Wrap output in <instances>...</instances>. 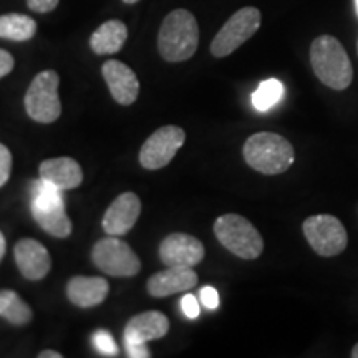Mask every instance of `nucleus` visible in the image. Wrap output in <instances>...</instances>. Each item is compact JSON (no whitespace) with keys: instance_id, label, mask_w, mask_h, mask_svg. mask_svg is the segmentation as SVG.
I'll use <instances>...</instances> for the list:
<instances>
[{"instance_id":"ddd939ff","label":"nucleus","mask_w":358,"mask_h":358,"mask_svg":"<svg viewBox=\"0 0 358 358\" xmlns=\"http://www.w3.org/2000/svg\"><path fill=\"white\" fill-rule=\"evenodd\" d=\"M101 73L116 103L129 106L136 101L138 93H140V82H138L136 73L128 65L120 60H108L101 66Z\"/></svg>"},{"instance_id":"6ab92c4d","label":"nucleus","mask_w":358,"mask_h":358,"mask_svg":"<svg viewBox=\"0 0 358 358\" xmlns=\"http://www.w3.org/2000/svg\"><path fill=\"white\" fill-rule=\"evenodd\" d=\"M128 38V29L122 20L101 24L90 38V47L96 55H115L123 48Z\"/></svg>"},{"instance_id":"aec40b11","label":"nucleus","mask_w":358,"mask_h":358,"mask_svg":"<svg viewBox=\"0 0 358 358\" xmlns=\"http://www.w3.org/2000/svg\"><path fill=\"white\" fill-rule=\"evenodd\" d=\"M37 34V22L24 13L0 15V38L12 42H27Z\"/></svg>"},{"instance_id":"39448f33","label":"nucleus","mask_w":358,"mask_h":358,"mask_svg":"<svg viewBox=\"0 0 358 358\" xmlns=\"http://www.w3.org/2000/svg\"><path fill=\"white\" fill-rule=\"evenodd\" d=\"M32 216L45 232L58 239L69 237L73 229L70 217L66 216L62 191L43 179L34 186Z\"/></svg>"},{"instance_id":"2eb2a0df","label":"nucleus","mask_w":358,"mask_h":358,"mask_svg":"<svg viewBox=\"0 0 358 358\" xmlns=\"http://www.w3.org/2000/svg\"><path fill=\"white\" fill-rule=\"evenodd\" d=\"M198 280L194 267H168L151 275L146 289L151 297L163 299L174 294L187 292L194 285H198Z\"/></svg>"},{"instance_id":"6e6552de","label":"nucleus","mask_w":358,"mask_h":358,"mask_svg":"<svg viewBox=\"0 0 358 358\" xmlns=\"http://www.w3.org/2000/svg\"><path fill=\"white\" fill-rule=\"evenodd\" d=\"M307 243L322 257H334L347 248L348 236L340 219L330 214H317L307 217L302 224Z\"/></svg>"},{"instance_id":"a878e982","label":"nucleus","mask_w":358,"mask_h":358,"mask_svg":"<svg viewBox=\"0 0 358 358\" xmlns=\"http://www.w3.org/2000/svg\"><path fill=\"white\" fill-rule=\"evenodd\" d=\"M181 307L187 319H198L199 317V303L196 301L194 295L186 294L181 301Z\"/></svg>"},{"instance_id":"f257e3e1","label":"nucleus","mask_w":358,"mask_h":358,"mask_svg":"<svg viewBox=\"0 0 358 358\" xmlns=\"http://www.w3.org/2000/svg\"><path fill=\"white\" fill-rule=\"evenodd\" d=\"M199 45V27L189 10L178 8L164 17L158 35L159 55L166 62L178 64L194 55Z\"/></svg>"},{"instance_id":"20e7f679","label":"nucleus","mask_w":358,"mask_h":358,"mask_svg":"<svg viewBox=\"0 0 358 358\" xmlns=\"http://www.w3.org/2000/svg\"><path fill=\"white\" fill-rule=\"evenodd\" d=\"M217 241L234 256L254 261L262 254L264 239L249 219L239 214H224L214 222Z\"/></svg>"},{"instance_id":"cd10ccee","label":"nucleus","mask_w":358,"mask_h":358,"mask_svg":"<svg viewBox=\"0 0 358 358\" xmlns=\"http://www.w3.org/2000/svg\"><path fill=\"white\" fill-rule=\"evenodd\" d=\"M127 345V353L129 358H150L151 353L148 350L146 343L140 342H124Z\"/></svg>"},{"instance_id":"f03ea898","label":"nucleus","mask_w":358,"mask_h":358,"mask_svg":"<svg viewBox=\"0 0 358 358\" xmlns=\"http://www.w3.org/2000/svg\"><path fill=\"white\" fill-rule=\"evenodd\" d=\"M310 64L313 73L325 87L347 90L353 80V66L348 53L338 38L320 35L310 45Z\"/></svg>"},{"instance_id":"f3484780","label":"nucleus","mask_w":358,"mask_h":358,"mask_svg":"<svg viewBox=\"0 0 358 358\" xmlns=\"http://www.w3.org/2000/svg\"><path fill=\"white\" fill-rule=\"evenodd\" d=\"M38 173L40 179L50 182L60 191L75 189L83 181V171L80 164L73 158H66V156L42 161Z\"/></svg>"},{"instance_id":"423d86ee","label":"nucleus","mask_w":358,"mask_h":358,"mask_svg":"<svg viewBox=\"0 0 358 358\" xmlns=\"http://www.w3.org/2000/svg\"><path fill=\"white\" fill-rule=\"evenodd\" d=\"M60 77L55 70L40 71L25 93V110L37 123H53L62 115V101L58 96Z\"/></svg>"},{"instance_id":"f8f14e48","label":"nucleus","mask_w":358,"mask_h":358,"mask_svg":"<svg viewBox=\"0 0 358 358\" xmlns=\"http://www.w3.org/2000/svg\"><path fill=\"white\" fill-rule=\"evenodd\" d=\"M140 214V198L131 191L123 192L106 209L101 226L108 236H124L133 229Z\"/></svg>"},{"instance_id":"b1692460","label":"nucleus","mask_w":358,"mask_h":358,"mask_svg":"<svg viewBox=\"0 0 358 358\" xmlns=\"http://www.w3.org/2000/svg\"><path fill=\"white\" fill-rule=\"evenodd\" d=\"M12 173V153L6 145L0 143V187L8 181Z\"/></svg>"},{"instance_id":"a211bd4d","label":"nucleus","mask_w":358,"mask_h":358,"mask_svg":"<svg viewBox=\"0 0 358 358\" xmlns=\"http://www.w3.org/2000/svg\"><path fill=\"white\" fill-rule=\"evenodd\" d=\"M110 292L108 280L103 277L77 275L66 284V297L80 308H92L100 306Z\"/></svg>"},{"instance_id":"dca6fc26","label":"nucleus","mask_w":358,"mask_h":358,"mask_svg":"<svg viewBox=\"0 0 358 358\" xmlns=\"http://www.w3.org/2000/svg\"><path fill=\"white\" fill-rule=\"evenodd\" d=\"M169 332V320L164 313L148 310L131 317L124 327V342L146 343L150 340H159Z\"/></svg>"},{"instance_id":"4468645a","label":"nucleus","mask_w":358,"mask_h":358,"mask_svg":"<svg viewBox=\"0 0 358 358\" xmlns=\"http://www.w3.org/2000/svg\"><path fill=\"white\" fill-rule=\"evenodd\" d=\"M17 267L27 280H42L52 268V257L47 248L35 239H22L13 249Z\"/></svg>"},{"instance_id":"c85d7f7f","label":"nucleus","mask_w":358,"mask_h":358,"mask_svg":"<svg viewBox=\"0 0 358 358\" xmlns=\"http://www.w3.org/2000/svg\"><path fill=\"white\" fill-rule=\"evenodd\" d=\"M13 65H15L13 57L7 50H2V48H0V78L7 77V75L13 70Z\"/></svg>"},{"instance_id":"393cba45","label":"nucleus","mask_w":358,"mask_h":358,"mask_svg":"<svg viewBox=\"0 0 358 358\" xmlns=\"http://www.w3.org/2000/svg\"><path fill=\"white\" fill-rule=\"evenodd\" d=\"M199 299H201V302H203V306L206 308H209V310H216V308L219 307V294L214 287H209L208 285V287L201 289Z\"/></svg>"},{"instance_id":"473e14b6","label":"nucleus","mask_w":358,"mask_h":358,"mask_svg":"<svg viewBox=\"0 0 358 358\" xmlns=\"http://www.w3.org/2000/svg\"><path fill=\"white\" fill-rule=\"evenodd\" d=\"M124 3H128V6H133V3H136V2H140V0H123Z\"/></svg>"},{"instance_id":"c756f323","label":"nucleus","mask_w":358,"mask_h":358,"mask_svg":"<svg viewBox=\"0 0 358 358\" xmlns=\"http://www.w3.org/2000/svg\"><path fill=\"white\" fill-rule=\"evenodd\" d=\"M38 358H62V353L55 350H43L38 353Z\"/></svg>"},{"instance_id":"1a4fd4ad","label":"nucleus","mask_w":358,"mask_h":358,"mask_svg":"<svg viewBox=\"0 0 358 358\" xmlns=\"http://www.w3.org/2000/svg\"><path fill=\"white\" fill-rule=\"evenodd\" d=\"M92 261L101 272L113 277H134L141 271L136 252L116 236L105 237L93 245Z\"/></svg>"},{"instance_id":"bb28decb","label":"nucleus","mask_w":358,"mask_h":358,"mask_svg":"<svg viewBox=\"0 0 358 358\" xmlns=\"http://www.w3.org/2000/svg\"><path fill=\"white\" fill-rule=\"evenodd\" d=\"M58 2L60 0H27V6H29L30 10L37 13H48L55 10Z\"/></svg>"},{"instance_id":"412c9836","label":"nucleus","mask_w":358,"mask_h":358,"mask_svg":"<svg viewBox=\"0 0 358 358\" xmlns=\"http://www.w3.org/2000/svg\"><path fill=\"white\" fill-rule=\"evenodd\" d=\"M0 317L8 324L24 327L34 319V312L24 299L13 290H0Z\"/></svg>"},{"instance_id":"7ed1b4c3","label":"nucleus","mask_w":358,"mask_h":358,"mask_svg":"<svg viewBox=\"0 0 358 358\" xmlns=\"http://www.w3.org/2000/svg\"><path fill=\"white\" fill-rule=\"evenodd\" d=\"M243 155L250 168L267 176L285 173L295 159L292 143L280 134L268 131L256 133L248 138Z\"/></svg>"},{"instance_id":"9d476101","label":"nucleus","mask_w":358,"mask_h":358,"mask_svg":"<svg viewBox=\"0 0 358 358\" xmlns=\"http://www.w3.org/2000/svg\"><path fill=\"white\" fill-rule=\"evenodd\" d=\"M186 141L185 129L166 124L151 134L140 150V163L145 169H161L171 163Z\"/></svg>"},{"instance_id":"5701e85b","label":"nucleus","mask_w":358,"mask_h":358,"mask_svg":"<svg viewBox=\"0 0 358 358\" xmlns=\"http://www.w3.org/2000/svg\"><path fill=\"white\" fill-rule=\"evenodd\" d=\"M92 342H93V345H95L96 350L103 353V355H106V357L118 355V345H116L113 337H111L106 330H96V332L93 334Z\"/></svg>"},{"instance_id":"f704fd0d","label":"nucleus","mask_w":358,"mask_h":358,"mask_svg":"<svg viewBox=\"0 0 358 358\" xmlns=\"http://www.w3.org/2000/svg\"><path fill=\"white\" fill-rule=\"evenodd\" d=\"M357 50H358V42H357Z\"/></svg>"},{"instance_id":"9b49d317","label":"nucleus","mask_w":358,"mask_h":358,"mask_svg":"<svg viewBox=\"0 0 358 358\" xmlns=\"http://www.w3.org/2000/svg\"><path fill=\"white\" fill-rule=\"evenodd\" d=\"M204 245L198 237L174 232L159 244V259L166 267H196L204 259Z\"/></svg>"},{"instance_id":"7c9ffc66","label":"nucleus","mask_w":358,"mask_h":358,"mask_svg":"<svg viewBox=\"0 0 358 358\" xmlns=\"http://www.w3.org/2000/svg\"><path fill=\"white\" fill-rule=\"evenodd\" d=\"M6 237H3L2 232H0V261L3 259V254H6Z\"/></svg>"},{"instance_id":"0eeeda50","label":"nucleus","mask_w":358,"mask_h":358,"mask_svg":"<svg viewBox=\"0 0 358 358\" xmlns=\"http://www.w3.org/2000/svg\"><path fill=\"white\" fill-rule=\"evenodd\" d=\"M261 10L256 7H243L237 10L216 34L211 43V53L216 58L231 55L241 45L256 35L261 29Z\"/></svg>"},{"instance_id":"72a5a7b5","label":"nucleus","mask_w":358,"mask_h":358,"mask_svg":"<svg viewBox=\"0 0 358 358\" xmlns=\"http://www.w3.org/2000/svg\"><path fill=\"white\" fill-rule=\"evenodd\" d=\"M355 12H357V15H358V0H355Z\"/></svg>"},{"instance_id":"4be33fe9","label":"nucleus","mask_w":358,"mask_h":358,"mask_svg":"<svg viewBox=\"0 0 358 358\" xmlns=\"http://www.w3.org/2000/svg\"><path fill=\"white\" fill-rule=\"evenodd\" d=\"M282 96H284V85L277 78H268L252 93V105L257 111H268L282 100Z\"/></svg>"},{"instance_id":"2f4dec72","label":"nucleus","mask_w":358,"mask_h":358,"mask_svg":"<svg viewBox=\"0 0 358 358\" xmlns=\"http://www.w3.org/2000/svg\"><path fill=\"white\" fill-rule=\"evenodd\" d=\"M350 355H352V358H358V342L355 343V345H353Z\"/></svg>"}]
</instances>
